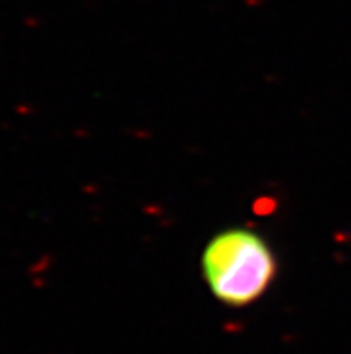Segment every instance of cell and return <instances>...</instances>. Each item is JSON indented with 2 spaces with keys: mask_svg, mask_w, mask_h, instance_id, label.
<instances>
[{
  "mask_svg": "<svg viewBox=\"0 0 351 354\" xmlns=\"http://www.w3.org/2000/svg\"><path fill=\"white\" fill-rule=\"evenodd\" d=\"M201 277L215 301L245 308L262 299L278 275L271 243L249 227L219 230L201 252Z\"/></svg>",
  "mask_w": 351,
  "mask_h": 354,
  "instance_id": "6da1fadb",
  "label": "cell"
}]
</instances>
